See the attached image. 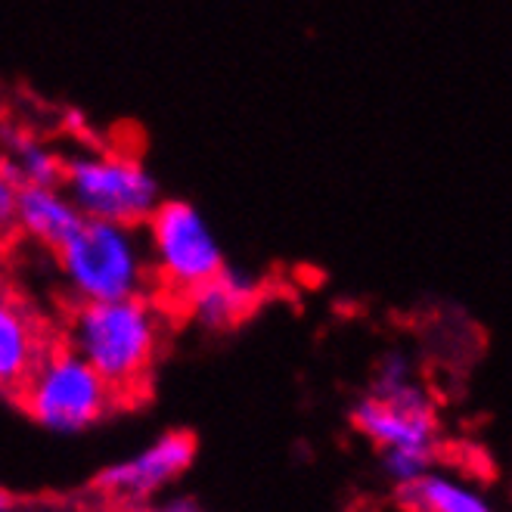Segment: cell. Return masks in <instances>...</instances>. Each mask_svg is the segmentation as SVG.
Returning a JSON list of instances; mask_svg holds the SVG:
<instances>
[{
	"label": "cell",
	"mask_w": 512,
	"mask_h": 512,
	"mask_svg": "<svg viewBox=\"0 0 512 512\" xmlns=\"http://www.w3.org/2000/svg\"><path fill=\"white\" fill-rule=\"evenodd\" d=\"M165 339V317L149 295L75 301L66 345L78 351L115 391L143 388Z\"/></svg>",
	"instance_id": "obj_1"
},
{
	"label": "cell",
	"mask_w": 512,
	"mask_h": 512,
	"mask_svg": "<svg viewBox=\"0 0 512 512\" xmlns=\"http://www.w3.org/2000/svg\"><path fill=\"white\" fill-rule=\"evenodd\" d=\"M13 171L19 174L22 184L35 187H59L63 184V159L50 153L47 146L28 140V137H13V159H7Z\"/></svg>",
	"instance_id": "obj_12"
},
{
	"label": "cell",
	"mask_w": 512,
	"mask_h": 512,
	"mask_svg": "<svg viewBox=\"0 0 512 512\" xmlns=\"http://www.w3.org/2000/svg\"><path fill=\"white\" fill-rule=\"evenodd\" d=\"M47 351L41 320L25 301L0 292V391H19Z\"/></svg>",
	"instance_id": "obj_8"
},
{
	"label": "cell",
	"mask_w": 512,
	"mask_h": 512,
	"mask_svg": "<svg viewBox=\"0 0 512 512\" xmlns=\"http://www.w3.org/2000/svg\"><path fill=\"white\" fill-rule=\"evenodd\" d=\"M56 264L75 301H112L146 295L153 264L140 249L134 227L84 218L56 252Z\"/></svg>",
	"instance_id": "obj_2"
},
{
	"label": "cell",
	"mask_w": 512,
	"mask_h": 512,
	"mask_svg": "<svg viewBox=\"0 0 512 512\" xmlns=\"http://www.w3.org/2000/svg\"><path fill=\"white\" fill-rule=\"evenodd\" d=\"M19 401L38 426L75 435L106 419L118 404V391L78 351L56 345L41 354L38 367L19 388Z\"/></svg>",
	"instance_id": "obj_3"
},
{
	"label": "cell",
	"mask_w": 512,
	"mask_h": 512,
	"mask_svg": "<svg viewBox=\"0 0 512 512\" xmlns=\"http://www.w3.org/2000/svg\"><path fill=\"white\" fill-rule=\"evenodd\" d=\"M435 463V447H388L382 450V466L385 475L395 481V485H407V481L423 478L432 472Z\"/></svg>",
	"instance_id": "obj_13"
},
{
	"label": "cell",
	"mask_w": 512,
	"mask_h": 512,
	"mask_svg": "<svg viewBox=\"0 0 512 512\" xmlns=\"http://www.w3.org/2000/svg\"><path fill=\"white\" fill-rule=\"evenodd\" d=\"M196 457V441L187 432H168L159 435L153 444H146L137 454L106 466L97 475V488L103 497L140 506L153 500L162 488L174 485V481L190 469Z\"/></svg>",
	"instance_id": "obj_7"
},
{
	"label": "cell",
	"mask_w": 512,
	"mask_h": 512,
	"mask_svg": "<svg viewBox=\"0 0 512 512\" xmlns=\"http://www.w3.org/2000/svg\"><path fill=\"white\" fill-rule=\"evenodd\" d=\"M63 187L84 218L140 227L159 205L149 171L125 153L78 156L63 165Z\"/></svg>",
	"instance_id": "obj_5"
},
{
	"label": "cell",
	"mask_w": 512,
	"mask_h": 512,
	"mask_svg": "<svg viewBox=\"0 0 512 512\" xmlns=\"http://www.w3.org/2000/svg\"><path fill=\"white\" fill-rule=\"evenodd\" d=\"M84 221L78 205L59 193L56 187L22 184L16 196V233L28 236L32 243L56 252L72 236V230Z\"/></svg>",
	"instance_id": "obj_9"
},
{
	"label": "cell",
	"mask_w": 512,
	"mask_h": 512,
	"mask_svg": "<svg viewBox=\"0 0 512 512\" xmlns=\"http://www.w3.org/2000/svg\"><path fill=\"white\" fill-rule=\"evenodd\" d=\"M354 429L376 447H435L438 410L416 382L410 357L391 351L373 379V391L351 410Z\"/></svg>",
	"instance_id": "obj_4"
},
{
	"label": "cell",
	"mask_w": 512,
	"mask_h": 512,
	"mask_svg": "<svg viewBox=\"0 0 512 512\" xmlns=\"http://www.w3.org/2000/svg\"><path fill=\"white\" fill-rule=\"evenodd\" d=\"M258 301H261V289L249 277H239L224 267L221 274L205 280L187 295L184 308L205 329H230L236 323H243L255 311Z\"/></svg>",
	"instance_id": "obj_10"
},
{
	"label": "cell",
	"mask_w": 512,
	"mask_h": 512,
	"mask_svg": "<svg viewBox=\"0 0 512 512\" xmlns=\"http://www.w3.org/2000/svg\"><path fill=\"white\" fill-rule=\"evenodd\" d=\"M10 509V497H7V491L0 488V512H7Z\"/></svg>",
	"instance_id": "obj_16"
},
{
	"label": "cell",
	"mask_w": 512,
	"mask_h": 512,
	"mask_svg": "<svg viewBox=\"0 0 512 512\" xmlns=\"http://www.w3.org/2000/svg\"><path fill=\"white\" fill-rule=\"evenodd\" d=\"M149 512H205L196 500H171V503H165V506H159V509H149Z\"/></svg>",
	"instance_id": "obj_15"
},
{
	"label": "cell",
	"mask_w": 512,
	"mask_h": 512,
	"mask_svg": "<svg viewBox=\"0 0 512 512\" xmlns=\"http://www.w3.org/2000/svg\"><path fill=\"white\" fill-rule=\"evenodd\" d=\"M4 236H7V233H4V230H0V246H4Z\"/></svg>",
	"instance_id": "obj_18"
},
{
	"label": "cell",
	"mask_w": 512,
	"mask_h": 512,
	"mask_svg": "<svg viewBox=\"0 0 512 512\" xmlns=\"http://www.w3.org/2000/svg\"><path fill=\"white\" fill-rule=\"evenodd\" d=\"M22 180L13 171L10 162H0V230L16 233V196H19Z\"/></svg>",
	"instance_id": "obj_14"
},
{
	"label": "cell",
	"mask_w": 512,
	"mask_h": 512,
	"mask_svg": "<svg viewBox=\"0 0 512 512\" xmlns=\"http://www.w3.org/2000/svg\"><path fill=\"white\" fill-rule=\"evenodd\" d=\"M398 503L407 512H494L481 494L438 472L398 485Z\"/></svg>",
	"instance_id": "obj_11"
},
{
	"label": "cell",
	"mask_w": 512,
	"mask_h": 512,
	"mask_svg": "<svg viewBox=\"0 0 512 512\" xmlns=\"http://www.w3.org/2000/svg\"><path fill=\"white\" fill-rule=\"evenodd\" d=\"M146 224L149 243H153V252H149L153 283L165 298L187 301V295L196 286L224 270V258L215 236L190 202H159L156 212L146 218Z\"/></svg>",
	"instance_id": "obj_6"
},
{
	"label": "cell",
	"mask_w": 512,
	"mask_h": 512,
	"mask_svg": "<svg viewBox=\"0 0 512 512\" xmlns=\"http://www.w3.org/2000/svg\"><path fill=\"white\" fill-rule=\"evenodd\" d=\"M0 292H7V274H4V264H0Z\"/></svg>",
	"instance_id": "obj_17"
}]
</instances>
